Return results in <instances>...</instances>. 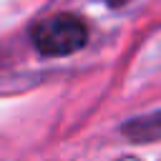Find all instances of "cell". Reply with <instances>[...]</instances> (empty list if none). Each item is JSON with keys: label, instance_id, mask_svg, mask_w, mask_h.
Listing matches in <instances>:
<instances>
[{"label": "cell", "instance_id": "6da1fadb", "mask_svg": "<svg viewBox=\"0 0 161 161\" xmlns=\"http://www.w3.org/2000/svg\"><path fill=\"white\" fill-rule=\"evenodd\" d=\"M30 40L40 55H70L88 40V25L73 13H58L33 25Z\"/></svg>", "mask_w": 161, "mask_h": 161}, {"label": "cell", "instance_id": "7a4b0ae2", "mask_svg": "<svg viewBox=\"0 0 161 161\" xmlns=\"http://www.w3.org/2000/svg\"><path fill=\"white\" fill-rule=\"evenodd\" d=\"M121 133H123L128 141H133V143L161 141V111L128 118V121L121 126Z\"/></svg>", "mask_w": 161, "mask_h": 161}]
</instances>
